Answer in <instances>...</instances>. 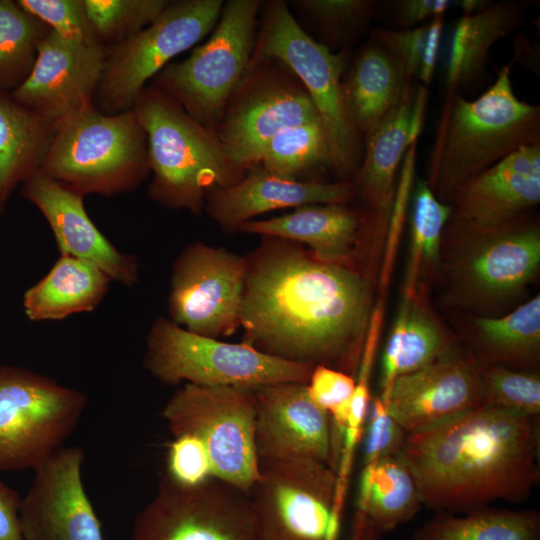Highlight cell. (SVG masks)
Returning <instances> with one entry per match:
<instances>
[{"label":"cell","instance_id":"obj_1","mask_svg":"<svg viewBox=\"0 0 540 540\" xmlns=\"http://www.w3.org/2000/svg\"><path fill=\"white\" fill-rule=\"evenodd\" d=\"M370 303L368 284L354 270L281 248L248 265L240 326L246 343L266 354L350 374L360 360Z\"/></svg>","mask_w":540,"mask_h":540},{"label":"cell","instance_id":"obj_2","mask_svg":"<svg viewBox=\"0 0 540 540\" xmlns=\"http://www.w3.org/2000/svg\"><path fill=\"white\" fill-rule=\"evenodd\" d=\"M539 416L482 405L407 434L398 456L422 505L469 513L527 499L539 480Z\"/></svg>","mask_w":540,"mask_h":540},{"label":"cell","instance_id":"obj_3","mask_svg":"<svg viewBox=\"0 0 540 540\" xmlns=\"http://www.w3.org/2000/svg\"><path fill=\"white\" fill-rule=\"evenodd\" d=\"M510 75L511 64L503 66L478 98L457 95L442 110L427 182L440 201L517 149L540 144V107L516 96Z\"/></svg>","mask_w":540,"mask_h":540},{"label":"cell","instance_id":"obj_4","mask_svg":"<svg viewBox=\"0 0 540 540\" xmlns=\"http://www.w3.org/2000/svg\"><path fill=\"white\" fill-rule=\"evenodd\" d=\"M132 108L146 134L153 173L149 197L156 202L200 213L210 193L246 174L226 154L215 132L157 86L144 87Z\"/></svg>","mask_w":540,"mask_h":540},{"label":"cell","instance_id":"obj_5","mask_svg":"<svg viewBox=\"0 0 540 540\" xmlns=\"http://www.w3.org/2000/svg\"><path fill=\"white\" fill-rule=\"evenodd\" d=\"M150 171L147 138L133 108L92 106L58 124L38 173L85 196L134 189Z\"/></svg>","mask_w":540,"mask_h":540},{"label":"cell","instance_id":"obj_6","mask_svg":"<svg viewBox=\"0 0 540 540\" xmlns=\"http://www.w3.org/2000/svg\"><path fill=\"white\" fill-rule=\"evenodd\" d=\"M144 366L166 385L251 390L284 382L307 384L314 368L266 354L246 342L198 335L163 318L148 333Z\"/></svg>","mask_w":540,"mask_h":540},{"label":"cell","instance_id":"obj_7","mask_svg":"<svg viewBox=\"0 0 540 540\" xmlns=\"http://www.w3.org/2000/svg\"><path fill=\"white\" fill-rule=\"evenodd\" d=\"M273 58L286 65L301 81L320 117L331 166L347 175L358 169L361 139L351 126L343 101L342 73L345 53H333L310 37L283 1L270 2L249 62Z\"/></svg>","mask_w":540,"mask_h":540},{"label":"cell","instance_id":"obj_8","mask_svg":"<svg viewBox=\"0 0 540 540\" xmlns=\"http://www.w3.org/2000/svg\"><path fill=\"white\" fill-rule=\"evenodd\" d=\"M260 7L258 0L228 1L208 40L157 77L155 86L213 132L249 65Z\"/></svg>","mask_w":540,"mask_h":540},{"label":"cell","instance_id":"obj_9","mask_svg":"<svg viewBox=\"0 0 540 540\" xmlns=\"http://www.w3.org/2000/svg\"><path fill=\"white\" fill-rule=\"evenodd\" d=\"M86 395L31 370L0 365V472L36 470L61 449Z\"/></svg>","mask_w":540,"mask_h":540},{"label":"cell","instance_id":"obj_10","mask_svg":"<svg viewBox=\"0 0 540 540\" xmlns=\"http://www.w3.org/2000/svg\"><path fill=\"white\" fill-rule=\"evenodd\" d=\"M253 390L182 384L166 402L162 417L173 437L199 439L212 476L248 493L259 477Z\"/></svg>","mask_w":540,"mask_h":540},{"label":"cell","instance_id":"obj_11","mask_svg":"<svg viewBox=\"0 0 540 540\" xmlns=\"http://www.w3.org/2000/svg\"><path fill=\"white\" fill-rule=\"evenodd\" d=\"M341 482L313 460L259 461L249 492L260 540H336Z\"/></svg>","mask_w":540,"mask_h":540},{"label":"cell","instance_id":"obj_12","mask_svg":"<svg viewBox=\"0 0 540 540\" xmlns=\"http://www.w3.org/2000/svg\"><path fill=\"white\" fill-rule=\"evenodd\" d=\"M310 122H320V117L301 81L282 62L264 58L249 62L215 133L226 154L246 172L275 134Z\"/></svg>","mask_w":540,"mask_h":540},{"label":"cell","instance_id":"obj_13","mask_svg":"<svg viewBox=\"0 0 540 540\" xmlns=\"http://www.w3.org/2000/svg\"><path fill=\"white\" fill-rule=\"evenodd\" d=\"M130 540H260L248 493L210 477L184 485L166 474L136 515Z\"/></svg>","mask_w":540,"mask_h":540},{"label":"cell","instance_id":"obj_14","mask_svg":"<svg viewBox=\"0 0 540 540\" xmlns=\"http://www.w3.org/2000/svg\"><path fill=\"white\" fill-rule=\"evenodd\" d=\"M221 0L169 3L161 15L106 55L98 86V102L107 114L127 111L145 83L178 54L188 50L215 27Z\"/></svg>","mask_w":540,"mask_h":540},{"label":"cell","instance_id":"obj_15","mask_svg":"<svg viewBox=\"0 0 540 540\" xmlns=\"http://www.w3.org/2000/svg\"><path fill=\"white\" fill-rule=\"evenodd\" d=\"M247 267L244 258L225 249L188 246L171 275V321L211 338L233 334L240 326Z\"/></svg>","mask_w":540,"mask_h":540},{"label":"cell","instance_id":"obj_16","mask_svg":"<svg viewBox=\"0 0 540 540\" xmlns=\"http://www.w3.org/2000/svg\"><path fill=\"white\" fill-rule=\"evenodd\" d=\"M84 461L81 446L62 447L34 470L19 508L24 540H104L83 484Z\"/></svg>","mask_w":540,"mask_h":540},{"label":"cell","instance_id":"obj_17","mask_svg":"<svg viewBox=\"0 0 540 540\" xmlns=\"http://www.w3.org/2000/svg\"><path fill=\"white\" fill-rule=\"evenodd\" d=\"M107 53L100 43L65 38L50 29L25 81L10 93L20 105L58 126L92 106Z\"/></svg>","mask_w":540,"mask_h":540},{"label":"cell","instance_id":"obj_18","mask_svg":"<svg viewBox=\"0 0 540 540\" xmlns=\"http://www.w3.org/2000/svg\"><path fill=\"white\" fill-rule=\"evenodd\" d=\"M253 393L259 461L313 460L336 470L331 416L312 400L307 384L277 383Z\"/></svg>","mask_w":540,"mask_h":540},{"label":"cell","instance_id":"obj_19","mask_svg":"<svg viewBox=\"0 0 540 540\" xmlns=\"http://www.w3.org/2000/svg\"><path fill=\"white\" fill-rule=\"evenodd\" d=\"M381 400L407 434L427 430L482 406L480 366L468 356L449 351L422 369L398 377Z\"/></svg>","mask_w":540,"mask_h":540},{"label":"cell","instance_id":"obj_20","mask_svg":"<svg viewBox=\"0 0 540 540\" xmlns=\"http://www.w3.org/2000/svg\"><path fill=\"white\" fill-rule=\"evenodd\" d=\"M459 223L498 229L540 202V144L523 146L462 184L452 197Z\"/></svg>","mask_w":540,"mask_h":540},{"label":"cell","instance_id":"obj_21","mask_svg":"<svg viewBox=\"0 0 540 540\" xmlns=\"http://www.w3.org/2000/svg\"><path fill=\"white\" fill-rule=\"evenodd\" d=\"M20 194L45 217L61 255L87 261L124 286L137 282L135 256L119 251L100 232L85 210L84 196L38 172L22 182Z\"/></svg>","mask_w":540,"mask_h":540},{"label":"cell","instance_id":"obj_22","mask_svg":"<svg viewBox=\"0 0 540 540\" xmlns=\"http://www.w3.org/2000/svg\"><path fill=\"white\" fill-rule=\"evenodd\" d=\"M237 183L207 196V212L223 228L234 230L260 214L309 204L347 203L354 194L349 182H304L284 178L255 165Z\"/></svg>","mask_w":540,"mask_h":540},{"label":"cell","instance_id":"obj_23","mask_svg":"<svg viewBox=\"0 0 540 540\" xmlns=\"http://www.w3.org/2000/svg\"><path fill=\"white\" fill-rule=\"evenodd\" d=\"M523 15L520 3H490L474 14L462 15L444 29L439 56L446 90L443 109L461 89L481 76L492 46L511 33Z\"/></svg>","mask_w":540,"mask_h":540},{"label":"cell","instance_id":"obj_24","mask_svg":"<svg viewBox=\"0 0 540 540\" xmlns=\"http://www.w3.org/2000/svg\"><path fill=\"white\" fill-rule=\"evenodd\" d=\"M421 506L416 484L398 456L364 465L348 540H380Z\"/></svg>","mask_w":540,"mask_h":540},{"label":"cell","instance_id":"obj_25","mask_svg":"<svg viewBox=\"0 0 540 540\" xmlns=\"http://www.w3.org/2000/svg\"><path fill=\"white\" fill-rule=\"evenodd\" d=\"M414 87L383 47L374 41L365 45L342 81L346 114L359 138L365 139Z\"/></svg>","mask_w":540,"mask_h":540},{"label":"cell","instance_id":"obj_26","mask_svg":"<svg viewBox=\"0 0 540 540\" xmlns=\"http://www.w3.org/2000/svg\"><path fill=\"white\" fill-rule=\"evenodd\" d=\"M362 218L344 204L324 203L297 207L293 212L267 220H250L238 230L307 244L314 257L341 263L358 238Z\"/></svg>","mask_w":540,"mask_h":540},{"label":"cell","instance_id":"obj_27","mask_svg":"<svg viewBox=\"0 0 540 540\" xmlns=\"http://www.w3.org/2000/svg\"><path fill=\"white\" fill-rule=\"evenodd\" d=\"M415 88L406 93L400 104L365 139L355 188L365 203L369 217L378 224H388L396 177L408 148L409 113Z\"/></svg>","mask_w":540,"mask_h":540},{"label":"cell","instance_id":"obj_28","mask_svg":"<svg viewBox=\"0 0 540 540\" xmlns=\"http://www.w3.org/2000/svg\"><path fill=\"white\" fill-rule=\"evenodd\" d=\"M110 282L95 265L61 255L50 271L24 293L25 314L29 320L39 322L91 312L107 294Z\"/></svg>","mask_w":540,"mask_h":540},{"label":"cell","instance_id":"obj_29","mask_svg":"<svg viewBox=\"0 0 540 540\" xmlns=\"http://www.w3.org/2000/svg\"><path fill=\"white\" fill-rule=\"evenodd\" d=\"M503 227V226H502ZM492 230L493 237L471 256L468 280L488 295L503 296L522 287L540 263V235L536 228Z\"/></svg>","mask_w":540,"mask_h":540},{"label":"cell","instance_id":"obj_30","mask_svg":"<svg viewBox=\"0 0 540 540\" xmlns=\"http://www.w3.org/2000/svg\"><path fill=\"white\" fill-rule=\"evenodd\" d=\"M56 128L0 92V208L19 183L39 170Z\"/></svg>","mask_w":540,"mask_h":540},{"label":"cell","instance_id":"obj_31","mask_svg":"<svg viewBox=\"0 0 540 540\" xmlns=\"http://www.w3.org/2000/svg\"><path fill=\"white\" fill-rule=\"evenodd\" d=\"M449 351L436 321L416 304L414 297L404 298L385 345L379 397L388 394L398 377L422 369Z\"/></svg>","mask_w":540,"mask_h":540},{"label":"cell","instance_id":"obj_32","mask_svg":"<svg viewBox=\"0 0 540 540\" xmlns=\"http://www.w3.org/2000/svg\"><path fill=\"white\" fill-rule=\"evenodd\" d=\"M411 540H540V514L489 507L461 514L438 512Z\"/></svg>","mask_w":540,"mask_h":540},{"label":"cell","instance_id":"obj_33","mask_svg":"<svg viewBox=\"0 0 540 540\" xmlns=\"http://www.w3.org/2000/svg\"><path fill=\"white\" fill-rule=\"evenodd\" d=\"M49 32L46 24L17 1L0 0V92L14 91L25 81Z\"/></svg>","mask_w":540,"mask_h":540},{"label":"cell","instance_id":"obj_34","mask_svg":"<svg viewBox=\"0 0 540 540\" xmlns=\"http://www.w3.org/2000/svg\"><path fill=\"white\" fill-rule=\"evenodd\" d=\"M256 165L289 179L313 169L331 166L327 138L321 122H310L280 131L262 147Z\"/></svg>","mask_w":540,"mask_h":540},{"label":"cell","instance_id":"obj_35","mask_svg":"<svg viewBox=\"0 0 540 540\" xmlns=\"http://www.w3.org/2000/svg\"><path fill=\"white\" fill-rule=\"evenodd\" d=\"M452 207L440 201L426 181H419L412 195L410 250L404 298H412L422 267L438 257L440 240Z\"/></svg>","mask_w":540,"mask_h":540},{"label":"cell","instance_id":"obj_36","mask_svg":"<svg viewBox=\"0 0 540 540\" xmlns=\"http://www.w3.org/2000/svg\"><path fill=\"white\" fill-rule=\"evenodd\" d=\"M475 326L487 345L504 360L529 358L540 345V296L505 316L476 318Z\"/></svg>","mask_w":540,"mask_h":540},{"label":"cell","instance_id":"obj_37","mask_svg":"<svg viewBox=\"0 0 540 540\" xmlns=\"http://www.w3.org/2000/svg\"><path fill=\"white\" fill-rule=\"evenodd\" d=\"M92 29L99 40L117 44L153 23L170 2L165 0H84Z\"/></svg>","mask_w":540,"mask_h":540},{"label":"cell","instance_id":"obj_38","mask_svg":"<svg viewBox=\"0 0 540 540\" xmlns=\"http://www.w3.org/2000/svg\"><path fill=\"white\" fill-rule=\"evenodd\" d=\"M482 405L528 416L540 413V378L500 365L480 367Z\"/></svg>","mask_w":540,"mask_h":540},{"label":"cell","instance_id":"obj_39","mask_svg":"<svg viewBox=\"0 0 540 540\" xmlns=\"http://www.w3.org/2000/svg\"><path fill=\"white\" fill-rule=\"evenodd\" d=\"M295 4L332 42L348 38L365 25L376 7L370 0H300Z\"/></svg>","mask_w":540,"mask_h":540},{"label":"cell","instance_id":"obj_40","mask_svg":"<svg viewBox=\"0 0 540 540\" xmlns=\"http://www.w3.org/2000/svg\"><path fill=\"white\" fill-rule=\"evenodd\" d=\"M17 3L65 38L100 43L88 19L84 0H18Z\"/></svg>","mask_w":540,"mask_h":540},{"label":"cell","instance_id":"obj_41","mask_svg":"<svg viewBox=\"0 0 540 540\" xmlns=\"http://www.w3.org/2000/svg\"><path fill=\"white\" fill-rule=\"evenodd\" d=\"M416 166V144L410 145L404 155L399 180L396 184L393 204L387 224V240L381 270L380 283L385 288L388 285L391 268L393 267L400 236L405 223L409 198L414 183Z\"/></svg>","mask_w":540,"mask_h":540},{"label":"cell","instance_id":"obj_42","mask_svg":"<svg viewBox=\"0 0 540 540\" xmlns=\"http://www.w3.org/2000/svg\"><path fill=\"white\" fill-rule=\"evenodd\" d=\"M368 426L364 443V465L396 456L407 433L389 415L381 398L370 400Z\"/></svg>","mask_w":540,"mask_h":540},{"label":"cell","instance_id":"obj_43","mask_svg":"<svg viewBox=\"0 0 540 540\" xmlns=\"http://www.w3.org/2000/svg\"><path fill=\"white\" fill-rule=\"evenodd\" d=\"M184 485H195L212 477V468L203 443L191 435L173 437L165 473Z\"/></svg>","mask_w":540,"mask_h":540},{"label":"cell","instance_id":"obj_44","mask_svg":"<svg viewBox=\"0 0 540 540\" xmlns=\"http://www.w3.org/2000/svg\"><path fill=\"white\" fill-rule=\"evenodd\" d=\"M427 23L410 29H376L371 37L396 61L406 80L413 84L419 79Z\"/></svg>","mask_w":540,"mask_h":540},{"label":"cell","instance_id":"obj_45","mask_svg":"<svg viewBox=\"0 0 540 540\" xmlns=\"http://www.w3.org/2000/svg\"><path fill=\"white\" fill-rule=\"evenodd\" d=\"M355 386L350 374L325 365L315 366L307 383L312 400L329 414L350 404Z\"/></svg>","mask_w":540,"mask_h":540},{"label":"cell","instance_id":"obj_46","mask_svg":"<svg viewBox=\"0 0 540 540\" xmlns=\"http://www.w3.org/2000/svg\"><path fill=\"white\" fill-rule=\"evenodd\" d=\"M393 15L400 29L414 28L424 20L432 19L458 8L459 0H401L391 2Z\"/></svg>","mask_w":540,"mask_h":540},{"label":"cell","instance_id":"obj_47","mask_svg":"<svg viewBox=\"0 0 540 540\" xmlns=\"http://www.w3.org/2000/svg\"><path fill=\"white\" fill-rule=\"evenodd\" d=\"M21 498L0 478V540H24L19 524Z\"/></svg>","mask_w":540,"mask_h":540},{"label":"cell","instance_id":"obj_48","mask_svg":"<svg viewBox=\"0 0 540 540\" xmlns=\"http://www.w3.org/2000/svg\"><path fill=\"white\" fill-rule=\"evenodd\" d=\"M443 31V16H436L427 23V34L419 73V79L425 86L431 83L436 65L439 62Z\"/></svg>","mask_w":540,"mask_h":540},{"label":"cell","instance_id":"obj_49","mask_svg":"<svg viewBox=\"0 0 540 540\" xmlns=\"http://www.w3.org/2000/svg\"><path fill=\"white\" fill-rule=\"evenodd\" d=\"M428 90L423 84L415 88L412 104L409 113L407 142L408 147L417 144V140L424 124L425 111L427 106Z\"/></svg>","mask_w":540,"mask_h":540},{"label":"cell","instance_id":"obj_50","mask_svg":"<svg viewBox=\"0 0 540 540\" xmlns=\"http://www.w3.org/2000/svg\"><path fill=\"white\" fill-rule=\"evenodd\" d=\"M2 211H3V209H2V208H0V214L2 213Z\"/></svg>","mask_w":540,"mask_h":540}]
</instances>
